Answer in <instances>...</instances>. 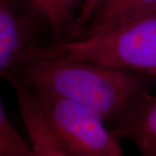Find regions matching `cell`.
<instances>
[{
  "label": "cell",
  "instance_id": "1",
  "mask_svg": "<svg viewBox=\"0 0 156 156\" xmlns=\"http://www.w3.org/2000/svg\"><path fill=\"white\" fill-rule=\"evenodd\" d=\"M7 75L88 108L112 128L138 111L156 83V78L140 73L67 58L22 59Z\"/></svg>",
  "mask_w": 156,
  "mask_h": 156
},
{
  "label": "cell",
  "instance_id": "2",
  "mask_svg": "<svg viewBox=\"0 0 156 156\" xmlns=\"http://www.w3.org/2000/svg\"><path fill=\"white\" fill-rule=\"evenodd\" d=\"M39 58L93 62L156 78V10L89 37L34 44L18 60Z\"/></svg>",
  "mask_w": 156,
  "mask_h": 156
},
{
  "label": "cell",
  "instance_id": "3",
  "mask_svg": "<svg viewBox=\"0 0 156 156\" xmlns=\"http://www.w3.org/2000/svg\"><path fill=\"white\" fill-rule=\"evenodd\" d=\"M31 89L50 132L73 155H122L120 140L95 112L53 92Z\"/></svg>",
  "mask_w": 156,
  "mask_h": 156
},
{
  "label": "cell",
  "instance_id": "4",
  "mask_svg": "<svg viewBox=\"0 0 156 156\" xmlns=\"http://www.w3.org/2000/svg\"><path fill=\"white\" fill-rule=\"evenodd\" d=\"M5 78L15 92L34 156H75L50 132L31 88L15 76L7 75Z\"/></svg>",
  "mask_w": 156,
  "mask_h": 156
},
{
  "label": "cell",
  "instance_id": "5",
  "mask_svg": "<svg viewBox=\"0 0 156 156\" xmlns=\"http://www.w3.org/2000/svg\"><path fill=\"white\" fill-rule=\"evenodd\" d=\"M32 23L17 0H0V77L11 71L32 44Z\"/></svg>",
  "mask_w": 156,
  "mask_h": 156
},
{
  "label": "cell",
  "instance_id": "6",
  "mask_svg": "<svg viewBox=\"0 0 156 156\" xmlns=\"http://www.w3.org/2000/svg\"><path fill=\"white\" fill-rule=\"evenodd\" d=\"M99 0H31L57 37L71 30L69 39L80 37Z\"/></svg>",
  "mask_w": 156,
  "mask_h": 156
},
{
  "label": "cell",
  "instance_id": "7",
  "mask_svg": "<svg viewBox=\"0 0 156 156\" xmlns=\"http://www.w3.org/2000/svg\"><path fill=\"white\" fill-rule=\"evenodd\" d=\"M111 131L118 140L133 142L140 156H156V90L133 116Z\"/></svg>",
  "mask_w": 156,
  "mask_h": 156
},
{
  "label": "cell",
  "instance_id": "8",
  "mask_svg": "<svg viewBox=\"0 0 156 156\" xmlns=\"http://www.w3.org/2000/svg\"><path fill=\"white\" fill-rule=\"evenodd\" d=\"M155 10L156 0H99L87 27L78 38L99 33L118 23Z\"/></svg>",
  "mask_w": 156,
  "mask_h": 156
},
{
  "label": "cell",
  "instance_id": "9",
  "mask_svg": "<svg viewBox=\"0 0 156 156\" xmlns=\"http://www.w3.org/2000/svg\"><path fill=\"white\" fill-rule=\"evenodd\" d=\"M0 156H34L28 145L10 121L0 97Z\"/></svg>",
  "mask_w": 156,
  "mask_h": 156
}]
</instances>
